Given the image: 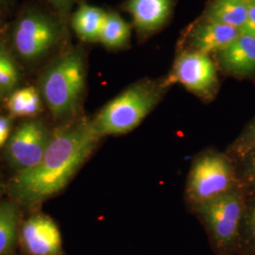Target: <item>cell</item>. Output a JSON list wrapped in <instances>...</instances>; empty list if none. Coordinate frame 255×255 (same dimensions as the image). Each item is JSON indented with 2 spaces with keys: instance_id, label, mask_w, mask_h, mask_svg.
<instances>
[{
  "instance_id": "obj_2",
  "label": "cell",
  "mask_w": 255,
  "mask_h": 255,
  "mask_svg": "<svg viewBox=\"0 0 255 255\" xmlns=\"http://www.w3.org/2000/svg\"><path fill=\"white\" fill-rule=\"evenodd\" d=\"M86 85L82 51L64 52L46 67L40 79V93L57 120L71 119L81 106Z\"/></svg>"
},
{
  "instance_id": "obj_3",
  "label": "cell",
  "mask_w": 255,
  "mask_h": 255,
  "mask_svg": "<svg viewBox=\"0 0 255 255\" xmlns=\"http://www.w3.org/2000/svg\"><path fill=\"white\" fill-rule=\"evenodd\" d=\"M166 90L164 80L135 82L109 101L92 119L93 124L102 137L128 133L146 119Z\"/></svg>"
},
{
  "instance_id": "obj_25",
  "label": "cell",
  "mask_w": 255,
  "mask_h": 255,
  "mask_svg": "<svg viewBox=\"0 0 255 255\" xmlns=\"http://www.w3.org/2000/svg\"><path fill=\"white\" fill-rule=\"evenodd\" d=\"M8 1H9V0H0V7L3 6V5H5V4H7Z\"/></svg>"
},
{
  "instance_id": "obj_24",
  "label": "cell",
  "mask_w": 255,
  "mask_h": 255,
  "mask_svg": "<svg viewBox=\"0 0 255 255\" xmlns=\"http://www.w3.org/2000/svg\"><path fill=\"white\" fill-rule=\"evenodd\" d=\"M50 5L60 13H66L73 4L74 0H47Z\"/></svg>"
},
{
  "instance_id": "obj_21",
  "label": "cell",
  "mask_w": 255,
  "mask_h": 255,
  "mask_svg": "<svg viewBox=\"0 0 255 255\" xmlns=\"http://www.w3.org/2000/svg\"><path fill=\"white\" fill-rule=\"evenodd\" d=\"M255 149V118L253 119L237 139L230 145L228 153L233 159L240 157Z\"/></svg>"
},
{
  "instance_id": "obj_27",
  "label": "cell",
  "mask_w": 255,
  "mask_h": 255,
  "mask_svg": "<svg viewBox=\"0 0 255 255\" xmlns=\"http://www.w3.org/2000/svg\"><path fill=\"white\" fill-rule=\"evenodd\" d=\"M1 191H2V187H1V182H0V194H1Z\"/></svg>"
},
{
  "instance_id": "obj_12",
  "label": "cell",
  "mask_w": 255,
  "mask_h": 255,
  "mask_svg": "<svg viewBox=\"0 0 255 255\" xmlns=\"http://www.w3.org/2000/svg\"><path fill=\"white\" fill-rule=\"evenodd\" d=\"M173 0H128L126 9L142 33H150L163 27L172 10Z\"/></svg>"
},
{
  "instance_id": "obj_26",
  "label": "cell",
  "mask_w": 255,
  "mask_h": 255,
  "mask_svg": "<svg viewBox=\"0 0 255 255\" xmlns=\"http://www.w3.org/2000/svg\"><path fill=\"white\" fill-rule=\"evenodd\" d=\"M248 4H254L255 5V0H245Z\"/></svg>"
},
{
  "instance_id": "obj_20",
  "label": "cell",
  "mask_w": 255,
  "mask_h": 255,
  "mask_svg": "<svg viewBox=\"0 0 255 255\" xmlns=\"http://www.w3.org/2000/svg\"><path fill=\"white\" fill-rule=\"evenodd\" d=\"M236 163L239 185L247 192H255V149L233 159Z\"/></svg>"
},
{
  "instance_id": "obj_4",
  "label": "cell",
  "mask_w": 255,
  "mask_h": 255,
  "mask_svg": "<svg viewBox=\"0 0 255 255\" xmlns=\"http://www.w3.org/2000/svg\"><path fill=\"white\" fill-rule=\"evenodd\" d=\"M239 186L236 163L226 152L210 149L198 155L192 164L186 197L192 206L211 201Z\"/></svg>"
},
{
  "instance_id": "obj_19",
  "label": "cell",
  "mask_w": 255,
  "mask_h": 255,
  "mask_svg": "<svg viewBox=\"0 0 255 255\" xmlns=\"http://www.w3.org/2000/svg\"><path fill=\"white\" fill-rule=\"evenodd\" d=\"M238 251L246 255H255V192L247 193Z\"/></svg>"
},
{
  "instance_id": "obj_15",
  "label": "cell",
  "mask_w": 255,
  "mask_h": 255,
  "mask_svg": "<svg viewBox=\"0 0 255 255\" xmlns=\"http://www.w3.org/2000/svg\"><path fill=\"white\" fill-rule=\"evenodd\" d=\"M42 99L33 86L17 88L8 96L7 108L14 118H33L42 110Z\"/></svg>"
},
{
  "instance_id": "obj_29",
  "label": "cell",
  "mask_w": 255,
  "mask_h": 255,
  "mask_svg": "<svg viewBox=\"0 0 255 255\" xmlns=\"http://www.w3.org/2000/svg\"></svg>"
},
{
  "instance_id": "obj_10",
  "label": "cell",
  "mask_w": 255,
  "mask_h": 255,
  "mask_svg": "<svg viewBox=\"0 0 255 255\" xmlns=\"http://www.w3.org/2000/svg\"><path fill=\"white\" fill-rule=\"evenodd\" d=\"M220 69L237 79L255 78V37L241 33L217 53Z\"/></svg>"
},
{
  "instance_id": "obj_28",
  "label": "cell",
  "mask_w": 255,
  "mask_h": 255,
  "mask_svg": "<svg viewBox=\"0 0 255 255\" xmlns=\"http://www.w3.org/2000/svg\"><path fill=\"white\" fill-rule=\"evenodd\" d=\"M0 100H1V98H0Z\"/></svg>"
},
{
  "instance_id": "obj_9",
  "label": "cell",
  "mask_w": 255,
  "mask_h": 255,
  "mask_svg": "<svg viewBox=\"0 0 255 255\" xmlns=\"http://www.w3.org/2000/svg\"><path fill=\"white\" fill-rule=\"evenodd\" d=\"M22 245L30 255H61L62 236L54 220L46 215L27 219L20 230Z\"/></svg>"
},
{
  "instance_id": "obj_16",
  "label": "cell",
  "mask_w": 255,
  "mask_h": 255,
  "mask_svg": "<svg viewBox=\"0 0 255 255\" xmlns=\"http://www.w3.org/2000/svg\"><path fill=\"white\" fill-rule=\"evenodd\" d=\"M19 208L13 201L0 203V255L13 247L18 237Z\"/></svg>"
},
{
  "instance_id": "obj_17",
  "label": "cell",
  "mask_w": 255,
  "mask_h": 255,
  "mask_svg": "<svg viewBox=\"0 0 255 255\" xmlns=\"http://www.w3.org/2000/svg\"><path fill=\"white\" fill-rule=\"evenodd\" d=\"M130 36V28L118 13L107 12L101 30L100 41L110 48L125 46Z\"/></svg>"
},
{
  "instance_id": "obj_22",
  "label": "cell",
  "mask_w": 255,
  "mask_h": 255,
  "mask_svg": "<svg viewBox=\"0 0 255 255\" xmlns=\"http://www.w3.org/2000/svg\"><path fill=\"white\" fill-rule=\"evenodd\" d=\"M241 33L255 37V5L249 4L246 22L241 27Z\"/></svg>"
},
{
  "instance_id": "obj_1",
  "label": "cell",
  "mask_w": 255,
  "mask_h": 255,
  "mask_svg": "<svg viewBox=\"0 0 255 255\" xmlns=\"http://www.w3.org/2000/svg\"><path fill=\"white\" fill-rule=\"evenodd\" d=\"M101 138L92 119H80L57 130L40 163L15 176L12 190L16 197L26 203H37L62 191Z\"/></svg>"
},
{
  "instance_id": "obj_8",
  "label": "cell",
  "mask_w": 255,
  "mask_h": 255,
  "mask_svg": "<svg viewBox=\"0 0 255 255\" xmlns=\"http://www.w3.org/2000/svg\"><path fill=\"white\" fill-rule=\"evenodd\" d=\"M52 134L39 120L30 119L10 134L6 144L7 161L17 173L27 171L40 163Z\"/></svg>"
},
{
  "instance_id": "obj_6",
  "label": "cell",
  "mask_w": 255,
  "mask_h": 255,
  "mask_svg": "<svg viewBox=\"0 0 255 255\" xmlns=\"http://www.w3.org/2000/svg\"><path fill=\"white\" fill-rule=\"evenodd\" d=\"M58 20L39 10H29L19 17L12 30V46L21 59L34 62L46 56L62 39Z\"/></svg>"
},
{
  "instance_id": "obj_11",
  "label": "cell",
  "mask_w": 255,
  "mask_h": 255,
  "mask_svg": "<svg viewBox=\"0 0 255 255\" xmlns=\"http://www.w3.org/2000/svg\"><path fill=\"white\" fill-rule=\"evenodd\" d=\"M241 34L237 27L202 21L192 28L188 37L190 50L209 55L219 53Z\"/></svg>"
},
{
  "instance_id": "obj_23",
  "label": "cell",
  "mask_w": 255,
  "mask_h": 255,
  "mask_svg": "<svg viewBox=\"0 0 255 255\" xmlns=\"http://www.w3.org/2000/svg\"><path fill=\"white\" fill-rule=\"evenodd\" d=\"M11 134V120L0 117V147L6 145Z\"/></svg>"
},
{
  "instance_id": "obj_18",
  "label": "cell",
  "mask_w": 255,
  "mask_h": 255,
  "mask_svg": "<svg viewBox=\"0 0 255 255\" xmlns=\"http://www.w3.org/2000/svg\"><path fill=\"white\" fill-rule=\"evenodd\" d=\"M20 70L13 56L8 48L0 43V98L8 97L17 89L20 82Z\"/></svg>"
},
{
  "instance_id": "obj_14",
  "label": "cell",
  "mask_w": 255,
  "mask_h": 255,
  "mask_svg": "<svg viewBox=\"0 0 255 255\" xmlns=\"http://www.w3.org/2000/svg\"><path fill=\"white\" fill-rule=\"evenodd\" d=\"M106 14L107 12L103 9L82 4L72 17V26L75 32L83 41H99Z\"/></svg>"
},
{
  "instance_id": "obj_7",
  "label": "cell",
  "mask_w": 255,
  "mask_h": 255,
  "mask_svg": "<svg viewBox=\"0 0 255 255\" xmlns=\"http://www.w3.org/2000/svg\"><path fill=\"white\" fill-rule=\"evenodd\" d=\"M180 83L203 100H212L219 90L218 68L209 55L184 50L176 58L173 68L164 79V86Z\"/></svg>"
},
{
  "instance_id": "obj_13",
  "label": "cell",
  "mask_w": 255,
  "mask_h": 255,
  "mask_svg": "<svg viewBox=\"0 0 255 255\" xmlns=\"http://www.w3.org/2000/svg\"><path fill=\"white\" fill-rule=\"evenodd\" d=\"M249 4L245 0H212L204 13V21L241 29L246 22Z\"/></svg>"
},
{
  "instance_id": "obj_5",
  "label": "cell",
  "mask_w": 255,
  "mask_h": 255,
  "mask_svg": "<svg viewBox=\"0 0 255 255\" xmlns=\"http://www.w3.org/2000/svg\"><path fill=\"white\" fill-rule=\"evenodd\" d=\"M247 192L239 185L216 199L193 206L220 250H238Z\"/></svg>"
}]
</instances>
